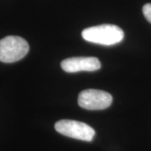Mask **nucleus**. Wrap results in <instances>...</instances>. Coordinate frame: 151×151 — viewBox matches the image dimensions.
I'll return each mask as SVG.
<instances>
[{
	"label": "nucleus",
	"instance_id": "obj_4",
	"mask_svg": "<svg viewBox=\"0 0 151 151\" xmlns=\"http://www.w3.org/2000/svg\"><path fill=\"white\" fill-rule=\"evenodd\" d=\"M112 102L113 97L110 93L96 89L84 90L78 96L79 106L87 110L106 109L110 107Z\"/></svg>",
	"mask_w": 151,
	"mask_h": 151
},
{
	"label": "nucleus",
	"instance_id": "obj_3",
	"mask_svg": "<svg viewBox=\"0 0 151 151\" xmlns=\"http://www.w3.org/2000/svg\"><path fill=\"white\" fill-rule=\"evenodd\" d=\"M55 130L62 135L83 141H92L95 130L89 125L75 120L63 119L55 124Z\"/></svg>",
	"mask_w": 151,
	"mask_h": 151
},
{
	"label": "nucleus",
	"instance_id": "obj_5",
	"mask_svg": "<svg viewBox=\"0 0 151 151\" xmlns=\"http://www.w3.org/2000/svg\"><path fill=\"white\" fill-rule=\"evenodd\" d=\"M60 66L65 72L94 71L101 68V62L97 57H71L64 60Z\"/></svg>",
	"mask_w": 151,
	"mask_h": 151
},
{
	"label": "nucleus",
	"instance_id": "obj_2",
	"mask_svg": "<svg viewBox=\"0 0 151 151\" xmlns=\"http://www.w3.org/2000/svg\"><path fill=\"white\" fill-rule=\"evenodd\" d=\"M28 42L19 36H6L0 40V61L13 63L23 59L29 52Z\"/></svg>",
	"mask_w": 151,
	"mask_h": 151
},
{
	"label": "nucleus",
	"instance_id": "obj_6",
	"mask_svg": "<svg viewBox=\"0 0 151 151\" xmlns=\"http://www.w3.org/2000/svg\"><path fill=\"white\" fill-rule=\"evenodd\" d=\"M143 14L146 19L151 24V4H146L143 7Z\"/></svg>",
	"mask_w": 151,
	"mask_h": 151
},
{
	"label": "nucleus",
	"instance_id": "obj_1",
	"mask_svg": "<svg viewBox=\"0 0 151 151\" xmlns=\"http://www.w3.org/2000/svg\"><path fill=\"white\" fill-rule=\"evenodd\" d=\"M81 35L86 41L103 45L118 44L124 37L123 29L113 24H102L86 28L82 31Z\"/></svg>",
	"mask_w": 151,
	"mask_h": 151
}]
</instances>
